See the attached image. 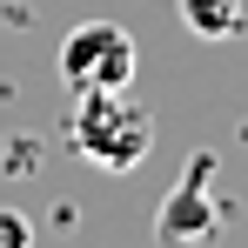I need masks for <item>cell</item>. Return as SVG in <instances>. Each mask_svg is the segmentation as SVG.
<instances>
[{"mask_svg": "<svg viewBox=\"0 0 248 248\" xmlns=\"http://www.w3.org/2000/svg\"><path fill=\"white\" fill-rule=\"evenodd\" d=\"M0 248H34V221L20 208H0Z\"/></svg>", "mask_w": 248, "mask_h": 248, "instance_id": "cell-5", "label": "cell"}, {"mask_svg": "<svg viewBox=\"0 0 248 248\" xmlns=\"http://www.w3.org/2000/svg\"><path fill=\"white\" fill-rule=\"evenodd\" d=\"M181 20H188V34H202V41H235L248 27L242 0H181Z\"/></svg>", "mask_w": 248, "mask_h": 248, "instance_id": "cell-4", "label": "cell"}, {"mask_svg": "<svg viewBox=\"0 0 248 248\" xmlns=\"http://www.w3.org/2000/svg\"><path fill=\"white\" fill-rule=\"evenodd\" d=\"M208 174H215V161L195 155L188 174L174 181V195L161 202V215H155V235H161V242L188 248V242H208V235H215V195H208Z\"/></svg>", "mask_w": 248, "mask_h": 248, "instance_id": "cell-3", "label": "cell"}, {"mask_svg": "<svg viewBox=\"0 0 248 248\" xmlns=\"http://www.w3.org/2000/svg\"><path fill=\"white\" fill-rule=\"evenodd\" d=\"M134 34L121 20H81L67 41H61V81L74 87H127L134 81Z\"/></svg>", "mask_w": 248, "mask_h": 248, "instance_id": "cell-2", "label": "cell"}, {"mask_svg": "<svg viewBox=\"0 0 248 248\" xmlns=\"http://www.w3.org/2000/svg\"><path fill=\"white\" fill-rule=\"evenodd\" d=\"M67 141L101 174H134L155 148V114L141 101H127V87H81L74 114H67Z\"/></svg>", "mask_w": 248, "mask_h": 248, "instance_id": "cell-1", "label": "cell"}]
</instances>
